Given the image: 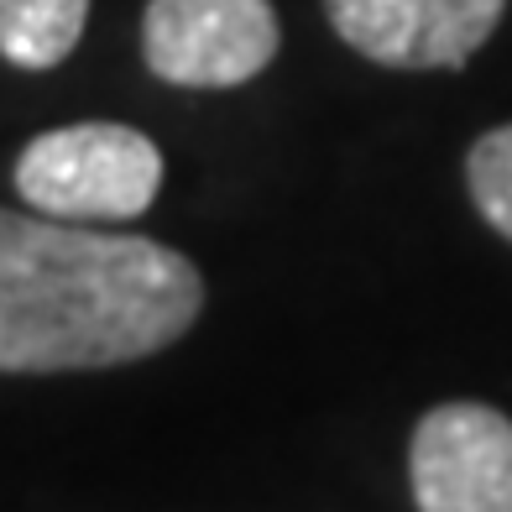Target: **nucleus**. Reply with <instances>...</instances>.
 <instances>
[{
  "label": "nucleus",
  "mask_w": 512,
  "mask_h": 512,
  "mask_svg": "<svg viewBox=\"0 0 512 512\" xmlns=\"http://www.w3.org/2000/svg\"><path fill=\"white\" fill-rule=\"evenodd\" d=\"M204 309L194 262L147 236L0 209V371H89L173 345Z\"/></svg>",
  "instance_id": "nucleus-1"
},
{
  "label": "nucleus",
  "mask_w": 512,
  "mask_h": 512,
  "mask_svg": "<svg viewBox=\"0 0 512 512\" xmlns=\"http://www.w3.org/2000/svg\"><path fill=\"white\" fill-rule=\"evenodd\" d=\"M162 189V152L136 126L42 131L16 162V194L53 220H136Z\"/></svg>",
  "instance_id": "nucleus-2"
},
{
  "label": "nucleus",
  "mask_w": 512,
  "mask_h": 512,
  "mask_svg": "<svg viewBox=\"0 0 512 512\" xmlns=\"http://www.w3.org/2000/svg\"><path fill=\"white\" fill-rule=\"evenodd\" d=\"M142 58L183 89H230L277 58V16L267 0H147Z\"/></svg>",
  "instance_id": "nucleus-3"
},
{
  "label": "nucleus",
  "mask_w": 512,
  "mask_h": 512,
  "mask_svg": "<svg viewBox=\"0 0 512 512\" xmlns=\"http://www.w3.org/2000/svg\"><path fill=\"white\" fill-rule=\"evenodd\" d=\"M418 512H512V418L486 403H445L413 434Z\"/></svg>",
  "instance_id": "nucleus-4"
},
{
  "label": "nucleus",
  "mask_w": 512,
  "mask_h": 512,
  "mask_svg": "<svg viewBox=\"0 0 512 512\" xmlns=\"http://www.w3.org/2000/svg\"><path fill=\"white\" fill-rule=\"evenodd\" d=\"M335 32L387 68H460L497 32L507 0H324Z\"/></svg>",
  "instance_id": "nucleus-5"
},
{
  "label": "nucleus",
  "mask_w": 512,
  "mask_h": 512,
  "mask_svg": "<svg viewBox=\"0 0 512 512\" xmlns=\"http://www.w3.org/2000/svg\"><path fill=\"white\" fill-rule=\"evenodd\" d=\"M89 0H0V53L16 68H58L79 48Z\"/></svg>",
  "instance_id": "nucleus-6"
},
{
  "label": "nucleus",
  "mask_w": 512,
  "mask_h": 512,
  "mask_svg": "<svg viewBox=\"0 0 512 512\" xmlns=\"http://www.w3.org/2000/svg\"><path fill=\"white\" fill-rule=\"evenodd\" d=\"M465 178H471V199L486 215V225L502 230L512 241V126L486 131L465 157Z\"/></svg>",
  "instance_id": "nucleus-7"
}]
</instances>
